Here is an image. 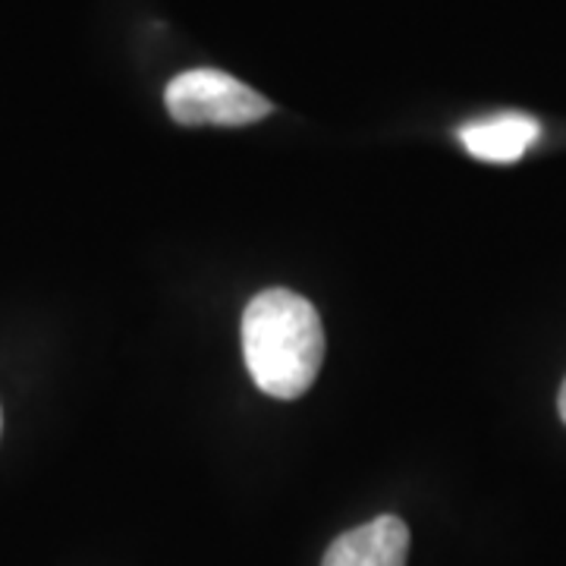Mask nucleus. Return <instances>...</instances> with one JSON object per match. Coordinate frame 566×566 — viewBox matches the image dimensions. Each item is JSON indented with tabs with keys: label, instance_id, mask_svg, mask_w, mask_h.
I'll use <instances>...</instances> for the list:
<instances>
[{
	"label": "nucleus",
	"instance_id": "nucleus-3",
	"mask_svg": "<svg viewBox=\"0 0 566 566\" xmlns=\"http://www.w3.org/2000/svg\"><path fill=\"white\" fill-rule=\"evenodd\" d=\"M409 528L400 516H378L344 532L324 551L322 566H406Z\"/></svg>",
	"mask_w": 566,
	"mask_h": 566
},
{
	"label": "nucleus",
	"instance_id": "nucleus-1",
	"mask_svg": "<svg viewBox=\"0 0 566 566\" xmlns=\"http://www.w3.org/2000/svg\"><path fill=\"white\" fill-rule=\"evenodd\" d=\"M243 356L252 381L277 400H296L324 363V327L305 296L271 286L243 312Z\"/></svg>",
	"mask_w": 566,
	"mask_h": 566
},
{
	"label": "nucleus",
	"instance_id": "nucleus-6",
	"mask_svg": "<svg viewBox=\"0 0 566 566\" xmlns=\"http://www.w3.org/2000/svg\"><path fill=\"white\" fill-rule=\"evenodd\" d=\"M0 424H3V416H0Z\"/></svg>",
	"mask_w": 566,
	"mask_h": 566
},
{
	"label": "nucleus",
	"instance_id": "nucleus-4",
	"mask_svg": "<svg viewBox=\"0 0 566 566\" xmlns=\"http://www.w3.org/2000/svg\"><path fill=\"white\" fill-rule=\"evenodd\" d=\"M542 133V126L535 117L520 114V111H504V114H491L482 120L465 123L460 129L463 148L488 164H513L526 155Z\"/></svg>",
	"mask_w": 566,
	"mask_h": 566
},
{
	"label": "nucleus",
	"instance_id": "nucleus-5",
	"mask_svg": "<svg viewBox=\"0 0 566 566\" xmlns=\"http://www.w3.org/2000/svg\"><path fill=\"white\" fill-rule=\"evenodd\" d=\"M557 409H560V419L566 422V381L564 387H560V397H557Z\"/></svg>",
	"mask_w": 566,
	"mask_h": 566
},
{
	"label": "nucleus",
	"instance_id": "nucleus-2",
	"mask_svg": "<svg viewBox=\"0 0 566 566\" xmlns=\"http://www.w3.org/2000/svg\"><path fill=\"white\" fill-rule=\"evenodd\" d=\"M164 104L182 126H249L274 111L264 95L221 70H186L170 80Z\"/></svg>",
	"mask_w": 566,
	"mask_h": 566
}]
</instances>
